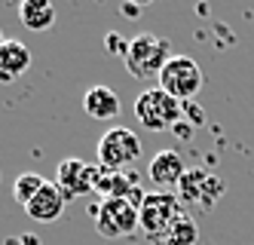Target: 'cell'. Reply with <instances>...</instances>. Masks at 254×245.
Instances as JSON below:
<instances>
[{"instance_id": "6da1fadb", "label": "cell", "mask_w": 254, "mask_h": 245, "mask_svg": "<svg viewBox=\"0 0 254 245\" xmlns=\"http://www.w3.org/2000/svg\"><path fill=\"white\" fill-rule=\"evenodd\" d=\"M169 40L166 37H156V34H138L129 40L123 52V62L129 68V74L135 80H159L162 68L172 62V52H169Z\"/></svg>"}, {"instance_id": "7a4b0ae2", "label": "cell", "mask_w": 254, "mask_h": 245, "mask_svg": "<svg viewBox=\"0 0 254 245\" xmlns=\"http://www.w3.org/2000/svg\"><path fill=\"white\" fill-rule=\"evenodd\" d=\"M184 205H181L178 193H166V190H156V193H144L141 205H138V227L147 233L150 239H166L169 230L184 218Z\"/></svg>"}, {"instance_id": "3957f363", "label": "cell", "mask_w": 254, "mask_h": 245, "mask_svg": "<svg viewBox=\"0 0 254 245\" xmlns=\"http://www.w3.org/2000/svg\"><path fill=\"white\" fill-rule=\"evenodd\" d=\"M184 101L172 98L166 89L159 86H150L144 89L138 101H135V117L144 129L150 132H166V129H175L181 123V117H184V107H181Z\"/></svg>"}, {"instance_id": "277c9868", "label": "cell", "mask_w": 254, "mask_h": 245, "mask_svg": "<svg viewBox=\"0 0 254 245\" xmlns=\"http://www.w3.org/2000/svg\"><path fill=\"white\" fill-rule=\"evenodd\" d=\"M89 215L95 218V230L104 236V239H120V236H129L138 227V205L129 202V199H120V196H111V199H98Z\"/></svg>"}, {"instance_id": "5b68a950", "label": "cell", "mask_w": 254, "mask_h": 245, "mask_svg": "<svg viewBox=\"0 0 254 245\" xmlns=\"http://www.w3.org/2000/svg\"><path fill=\"white\" fill-rule=\"evenodd\" d=\"M156 86L166 89L178 101H193V95L202 89V68L190 55H172V62L162 68Z\"/></svg>"}, {"instance_id": "8992f818", "label": "cell", "mask_w": 254, "mask_h": 245, "mask_svg": "<svg viewBox=\"0 0 254 245\" xmlns=\"http://www.w3.org/2000/svg\"><path fill=\"white\" fill-rule=\"evenodd\" d=\"M224 196V181L205 168H187V175L178 184V199L184 209H214V202Z\"/></svg>"}, {"instance_id": "52a82bcc", "label": "cell", "mask_w": 254, "mask_h": 245, "mask_svg": "<svg viewBox=\"0 0 254 245\" xmlns=\"http://www.w3.org/2000/svg\"><path fill=\"white\" fill-rule=\"evenodd\" d=\"M138 157H141V138L132 129L114 126L98 138V163L107 168H117L120 172V168L138 163Z\"/></svg>"}, {"instance_id": "ba28073f", "label": "cell", "mask_w": 254, "mask_h": 245, "mask_svg": "<svg viewBox=\"0 0 254 245\" xmlns=\"http://www.w3.org/2000/svg\"><path fill=\"white\" fill-rule=\"evenodd\" d=\"M92 175H95V165H89L80 157H67L56 168V184H59V190L70 202V199H77V196L92 193Z\"/></svg>"}, {"instance_id": "9c48e42d", "label": "cell", "mask_w": 254, "mask_h": 245, "mask_svg": "<svg viewBox=\"0 0 254 245\" xmlns=\"http://www.w3.org/2000/svg\"><path fill=\"white\" fill-rule=\"evenodd\" d=\"M64 205H67V196L59 190V184H56V181H46V184H43V190L25 205V212H28L31 221L56 224V221L64 215Z\"/></svg>"}, {"instance_id": "30bf717a", "label": "cell", "mask_w": 254, "mask_h": 245, "mask_svg": "<svg viewBox=\"0 0 254 245\" xmlns=\"http://www.w3.org/2000/svg\"><path fill=\"white\" fill-rule=\"evenodd\" d=\"M184 175H187V165H184V160H181L178 150H159V154L150 160V165H147V178L166 193L172 190V187H178Z\"/></svg>"}, {"instance_id": "8fae6325", "label": "cell", "mask_w": 254, "mask_h": 245, "mask_svg": "<svg viewBox=\"0 0 254 245\" xmlns=\"http://www.w3.org/2000/svg\"><path fill=\"white\" fill-rule=\"evenodd\" d=\"M31 68V49L22 40L0 43V83H12Z\"/></svg>"}, {"instance_id": "7c38bea8", "label": "cell", "mask_w": 254, "mask_h": 245, "mask_svg": "<svg viewBox=\"0 0 254 245\" xmlns=\"http://www.w3.org/2000/svg\"><path fill=\"white\" fill-rule=\"evenodd\" d=\"M83 110H86V117H92V120H117L120 114V95L111 89V86H92V89H86V95H83Z\"/></svg>"}, {"instance_id": "4fadbf2b", "label": "cell", "mask_w": 254, "mask_h": 245, "mask_svg": "<svg viewBox=\"0 0 254 245\" xmlns=\"http://www.w3.org/2000/svg\"><path fill=\"white\" fill-rule=\"evenodd\" d=\"M19 18L28 31H49L56 25V6L49 0H25L19 6Z\"/></svg>"}, {"instance_id": "5bb4252c", "label": "cell", "mask_w": 254, "mask_h": 245, "mask_svg": "<svg viewBox=\"0 0 254 245\" xmlns=\"http://www.w3.org/2000/svg\"><path fill=\"white\" fill-rule=\"evenodd\" d=\"M166 245H196L199 242V224L190 218V215H184L175 227L169 230V236L162 239Z\"/></svg>"}, {"instance_id": "9a60e30c", "label": "cell", "mask_w": 254, "mask_h": 245, "mask_svg": "<svg viewBox=\"0 0 254 245\" xmlns=\"http://www.w3.org/2000/svg\"><path fill=\"white\" fill-rule=\"evenodd\" d=\"M43 184H46V181H43L37 172H22L19 178H15V184H12V193H15V199H19L22 205H28L34 196L43 190Z\"/></svg>"}, {"instance_id": "2e32d148", "label": "cell", "mask_w": 254, "mask_h": 245, "mask_svg": "<svg viewBox=\"0 0 254 245\" xmlns=\"http://www.w3.org/2000/svg\"><path fill=\"white\" fill-rule=\"evenodd\" d=\"M181 107H184V117H181V120H187L190 126H202L205 123V110H199L193 101H184Z\"/></svg>"}, {"instance_id": "e0dca14e", "label": "cell", "mask_w": 254, "mask_h": 245, "mask_svg": "<svg viewBox=\"0 0 254 245\" xmlns=\"http://www.w3.org/2000/svg\"><path fill=\"white\" fill-rule=\"evenodd\" d=\"M104 43H107V52H114V55H123L126 46H129V40H123L120 34H107V37H104Z\"/></svg>"}, {"instance_id": "ac0fdd59", "label": "cell", "mask_w": 254, "mask_h": 245, "mask_svg": "<svg viewBox=\"0 0 254 245\" xmlns=\"http://www.w3.org/2000/svg\"><path fill=\"white\" fill-rule=\"evenodd\" d=\"M172 132H175V135H181V138H190V132H193V126H190L187 120H181V123H178V126L172 129Z\"/></svg>"}, {"instance_id": "d6986e66", "label": "cell", "mask_w": 254, "mask_h": 245, "mask_svg": "<svg viewBox=\"0 0 254 245\" xmlns=\"http://www.w3.org/2000/svg\"><path fill=\"white\" fill-rule=\"evenodd\" d=\"M123 12H126V15H138V6H129V3H126V6H123Z\"/></svg>"}, {"instance_id": "ffe728a7", "label": "cell", "mask_w": 254, "mask_h": 245, "mask_svg": "<svg viewBox=\"0 0 254 245\" xmlns=\"http://www.w3.org/2000/svg\"><path fill=\"white\" fill-rule=\"evenodd\" d=\"M3 40H6V37H0V43H3Z\"/></svg>"}]
</instances>
